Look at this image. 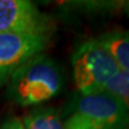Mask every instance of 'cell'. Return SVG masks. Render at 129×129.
<instances>
[{"instance_id":"obj_1","label":"cell","mask_w":129,"mask_h":129,"mask_svg":"<svg viewBox=\"0 0 129 129\" xmlns=\"http://www.w3.org/2000/svg\"><path fill=\"white\" fill-rule=\"evenodd\" d=\"M63 82L59 64L41 53L14 71L9 79L8 95L18 106H36L57 96Z\"/></svg>"},{"instance_id":"obj_2","label":"cell","mask_w":129,"mask_h":129,"mask_svg":"<svg viewBox=\"0 0 129 129\" xmlns=\"http://www.w3.org/2000/svg\"><path fill=\"white\" fill-rule=\"evenodd\" d=\"M129 109L108 91L80 95L72 101L63 129H128Z\"/></svg>"},{"instance_id":"obj_3","label":"cell","mask_w":129,"mask_h":129,"mask_svg":"<svg viewBox=\"0 0 129 129\" xmlns=\"http://www.w3.org/2000/svg\"><path fill=\"white\" fill-rule=\"evenodd\" d=\"M72 68L81 95L103 91L109 80L119 71L112 56L97 39H88L75 48Z\"/></svg>"},{"instance_id":"obj_4","label":"cell","mask_w":129,"mask_h":129,"mask_svg":"<svg viewBox=\"0 0 129 129\" xmlns=\"http://www.w3.org/2000/svg\"><path fill=\"white\" fill-rule=\"evenodd\" d=\"M53 24L37 6L27 0H0V32L50 37Z\"/></svg>"},{"instance_id":"obj_5","label":"cell","mask_w":129,"mask_h":129,"mask_svg":"<svg viewBox=\"0 0 129 129\" xmlns=\"http://www.w3.org/2000/svg\"><path fill=\"white\" fill-rule=\"evenodd\" d=\"M50 37L17 32H0V83L9 81L21 66L41 54Z\"/></svg>"},{"instance_id":"obj_6","label":"cell","mask_w":129,"mask_h":129,"mask_svg":"<svg viewBox=\"0 0 129 129\" xmlns=\"http://www.w3.org/2000/svg\"><path fill=\"white\" fill-rule=\"evenodd\" d=\"M109 52L119 70L129 73V30H113L97 39Z\"/></svg>"},{"instance_id":"obj_7","label":"cell","mask_w":129,"mask_h":129,"mask_svg":"<svg viewBox=\"0 0 129 129\" xmlns=\"http://www.w3.org/2000/svg\"><path fill=\"white\" fill-rule=\"evenodd\" d=\"M25 129H63L59 112L53 108H41L29 112L23 118Z\"/></svg>"},{"instance_id":"obj_8","label":"cell","mask_w":129,"mask_h":129,"mask_svg":"<svg viewBox=\"0 0 129 129\" xmlns=\"http://www.w3.org/2000/svg\"><path fill=\"white\" fill-rule=\"evenodd\" d=\"M103 90L117 97L129 109V73L119 70L109 80Z\"/></svg>"},{"instance_id":"obj_9","label":"cell","mask_w":129,"mask_h":129,"mask_svg":"<svg viewBox=\"0 0 129 129\" xmlns=\"http://www.w3.org/2000/svg\"><path fill=\"white\" fill-rule=\"evenodd\" d=\"M0 129H25L22 120L19 118H10L0 125Z\"/></svg>"},{"instance_id":"obj_10","label":"cell","mask_w":129,"mask_h":129,"mask_svg":"<svg viewBox=\"0 0 129 129\" xmlns=\"http://www.w3.org/2000/svg\"><path fill=\"white\" fill-rule=\"evenodd\" d=\"M122 8L124 10V13L126 14L127 16H129V1L122 2Z\"/></svg>"}]
</instances>
